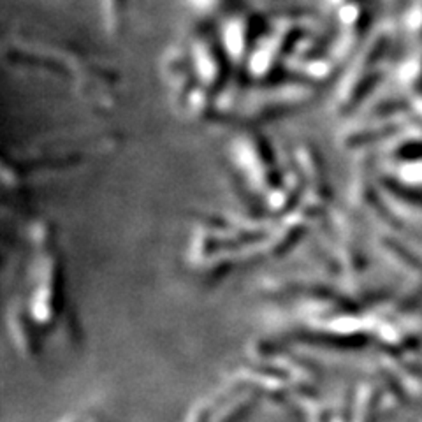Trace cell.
I'll use <instances>...</instances> for the list:
<instances>
[{"instance_id": "obj_1", "label": "cell", "mask_w": 422, "mask_h": 422, "mask_svg": "<svg viewBox=\"0 0 422 422\" xmlns=\"http://www.w3.org/2000/svg\"><path fill=\"white\" fill-rule=\"evenodd\" d=\"M102 6H104L106 16L109 18L113 25L118 21L120 14H122V7H123V0H102Z\"/></svg>"}]
</instances>
